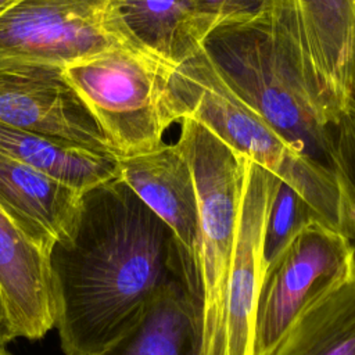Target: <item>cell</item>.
<instances>
[{"label":"cell","mask_w":355,"mask_h":355,"mask_svg":"<svg viewBox=\"0 0 355 355\" xmlns=\"http://www.w3.org/2000/svg\"><path fill=\"white\" fill-rule=\"evenodd\" d=\"M0 154L85 193L119 178V157L0 122Z\"/></svg>","instance_id":"16"},{"label":"cell","mask_w":355,"mask_h":355,"mask_svg":"<svg viewBox=\"0 0 355 355\" xmlns=\"http://www.w3.org/2000/svg\"><path fill=\"white\" fill-rule=\"evenodd\" d=\"M255 22L320 121L337 126L355 101V0H263Z\"/></svg>","instance_id":"5"},{"label":"cell","mask_w":355,"mask_h":355,"mask_svg":"<svg viewBox=\"0 0 355 355\" xmlns=\"http://www.w3.org/2000/svg\"><path fill=\"white\" fill-rule=\"evenodd\" d=\"M18 1H21V0H0V15L4 14L8 8H11Z\"/></svg>","instance_id":"22"},{"label":"cell","mask_w":355,"mask_h":355,"mask_svg":"<svg viewBox=\"0 0 355 355\" xmlns=\"http://www.w3.org/2000/svg\"><path fill=\"white\" fill-rule=\"evenodd\" d=\"M269 355H355V272L312 302Z\"/></svg>","instance_id":"17"},{"label":"cell","mask_w":355,"mask_h":355,"mask_svg":"<svg viewBox=\"0 0 355 355\" xmlns=\"http://www.w3.org/2000/svg\"><path fill=\"white\" fill-rule=\"evenodd\" d=\"M118 11L136 42L171 67L194 57L222 26L196 0H118Z\"/></svg>","instance_id":"14"},{"label":"cell","mask_w":355,"mask_h":355,"mask_svg":"<svg viewBox=\"0 0 355 355\" xmlns=\"http://www.w3.org/2000/svg\"><path fill=\"white\" fill-rule=\"evenodd\" d=\"M337 137L347 175L355 189V101L343 114L337 125ZM352 245L355 255V240Z\"/></svg>","instance_id":"20"},{"label":"cell","mask_w":355,"mask_h":355,"mask_svg":"<svg viewBox=\"0 0 355 355\" xmlns=\"http://www.w3.org/2000/svg\"><path fill=\"white\" fill-rule=\"evenodd\" d=\"M119 178L172 230L196 262L197 194L191 169L178 143H162L147 153L119 157Z\"/></svg>","instance_id":"11"},{"label":"cell","mask_w":355,"mask_h":355,"mask_svg":"<svg viewBox=\"0 0 355 355\" xmlns=\"http://www.w3.org/2000/svg\"><path fill=\"white\" fill-rule=\"evenodd\" d=\"M175 67L139 44H122L64 68L118 157L151 151L183 119L171 89Z\"/></svg>","instance_id":"4"},{"label":"cell","mask_w":355,"mask_h":355,"mask_svg":"<svg viewBox=\"0 0 355 355\" xmlns=\"http://www.w3.org/2000/svg\"><path fill=\"white\" fill-rule=\"evenodd\" d=\"M201 345L200 283L179 280L166 287L137 326L104 355H201Z\"/></svg>","instance_id":"15"},{"label":"cell","mask_w":355,"mask_h":355,"mask_svg":"<svg viewBox=\"0 0 355 355\" xmlns=\"http://www.w3.org/2000/svg\"><path fill=\"white\" fill-rule=\"evenodd\" d=\"M0 355H8L6 351H4V348H3V345H0Z\"/></svg>","instance_id":"23"},{"label":"cell","mask_w":355,"mask_h":355,"mask_svg":"<svg viewBox=\"0 0 355 355\" xmlns=\"http://www.w3.org/2000/svg\"><path fill=\"white\" fill-rule=\"evenodd\" d=\"M311 219H318L312 209L288 184L280 182L270 205L263 234L262 255L265 266Z\"/></svg>","instance_id":"18"},{"label":"cell","mask_w":355,"mask_h":355,"mask_svg":"<svg viewBox=\"0 0 355 355\" xmlns=\"http://www.w3.org/2000/svg\"><path fill=\"white\" fill-rule=\"evenodd\" d=\"M47 257L65 355H104L166 287L200 283L172 230L121 178L83 193L72 226Z\"/></svg>","instance_id":"1"},{"label":"cell","mask_w":355,"mask_h":355,"mask_svg":"<svg viewBox=\"0 0 355 355\" xmlns=\"http://www.w3.org/2000/svg\"><path fill=\"white\" fill-rule=\"evenodd\" d=\"M171 89L190 116L288 184L326 226L355 240V189L288 143L220 76L205 49L175 67Z\"/></svg>","instance_id":"2"},{"label":"cell","mask_w":355,"mask_h":355,"mask_svg":"<svg viewBox=\"0 0 355 355\" xmlns=\"http://www.w3.org/2000/svg\"><path fill=\"white\" fill-rule=\"evenodd\" d=\"M204 49L225 82L288 143L324 168L347 175L337 126L320 121L257 22L218 28Z\"/></svg>","instance_id":"6"},{"label":"cell","mask_w":355,"mask_h":355,"mask_svg":"<svg viewBox=\"0 0 355 355\" xmlns=\"http://www.w3.org/2000/svg\"><path fill=\"white\" fill-rule=\"evenodd\" d=\"M280 179L266 171L245 208L223 302L222 355H254V316L265 270L263 234Z\"/></svg>","instance_id":"10"},{"label":"cell","mask_w":355,"mask_h":355,"mask_svg":"<svg viewBox=\"0 0 355 355\" xmlns=\"http://www.w3.org/2000/svg\"><path fill=\"white\" fill-rule=\"evenodd\" d=\"M202 11L218 18L222 26L255 22L263 0H196ZM220 26V28H222Z\"/></svg>","instance_id":"19"},{"label":"cell","mask_w":355,"mask_h":355,"mask_svg":"<svg viewBox=\"0 0 355 355\" xmlns=\"http://www.w3.org/2000/svg\"><path fill=\"white\" fill-rule=\"evenodd\" d=\"M122 44L139 43L121 19L118 0H21L0 15V71L64 69Z\"/></svg>","instance_id":"7"},{"label":"cell","mask_w":355,"mask_h":355,"mask_svg":"<svg viewBox=\"0 0 355 355\" xmlns=\"http://www.w3.org/2000/svg\"><path fill=\"white\" fill-rule=\"evenodd\" d=\"M355 272L349 239L319 219L306 222L265 266L254 316V355H269L291 323Z\"/></svg>","instance_id":"8"},{"label":"cell","mask_w":355,"mask_h":355,"mask_svg":"<svg viewBox=\"0 0 355 355\" xmlns=\"http://www.w3.org/2000/svg\"><path fill=\"white\" fill-rule=\"evenodd\" d=\"M0 295L11 338L39 340L54 327L49 257L0 208Z\"/></svg>","instance_id":"12"},{"label":"cell","mask_w":355,"mask_h":355,"mask_svg":"<svg viewBox=\"0 0 355 355\" xmlns=\"http://www.w3.org/2000/svg\"><path fill=\"white\" fill-rule=\"evenodd\" d=\"M83 193L0 154V208L43 252L72 226Z\"/></svg>","instance_id":"13"},{"label":"cell","mask_w":355,"mask_h":355,"mask_svg":"<svg viewBox=\"0 0 355 355\" xmlns=\"http://www.w3.org/2000/svg\"><path fill=\"white\" fill-rule=\"evenodd\" d=\"M11 340L12 338H11V333H10V327H8L3 300H1V295H0V345H4Z\"/></svg>","instance_id":"21"},{"label":"cell","mask_w":355,"mask_h":355,"mask_svg":"<svg viewBox=\"0 0 355 355\" xmlns=\"http://www.w3.org/2000/svg\"><path fill=\"white\" fill-rule=\"evenodd\" d=\"M179 123L176 143L191 169L198 205L201 355H222L223 302L233 251L248 201L266 169L200 121L186 116Z\"/></svg>","instance_id":"3"},{"label":"cell","mask_w":355,"mask_h":355,"mask_svg":"<svg viewBox=\"0 0 355 355\" xmlns=\"http://www.w3.org/2000/svg\"><path fill=\"white\" fill-rule=\"evenodd\" d=\"M0 122L115 154L94 115L58 67L1 69Z\"/></svg>","instance_id":"9"}]
</instances>
